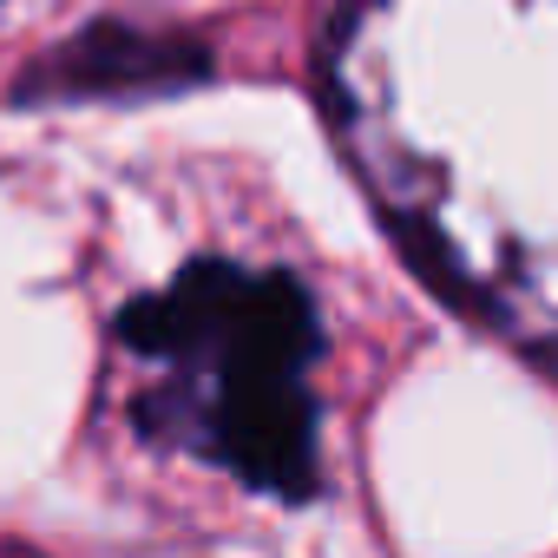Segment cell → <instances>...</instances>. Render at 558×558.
<instances>
[{"label": "cell", "mask_w": 558, "mask_h": 558, "mask_svg": "<svg viewBox=\"0 0 558 558\" xmlns=\"http://www.w3.org/2000/svg\"><path fill=\"white\" fill-rule=\"evenodd\" d=\"M158 395L151 427L250 486L303 493L316 466V310L290 276L197 263L125 316Z\"/></svg>", "instance_id": "cell-1"}]
</instances>
